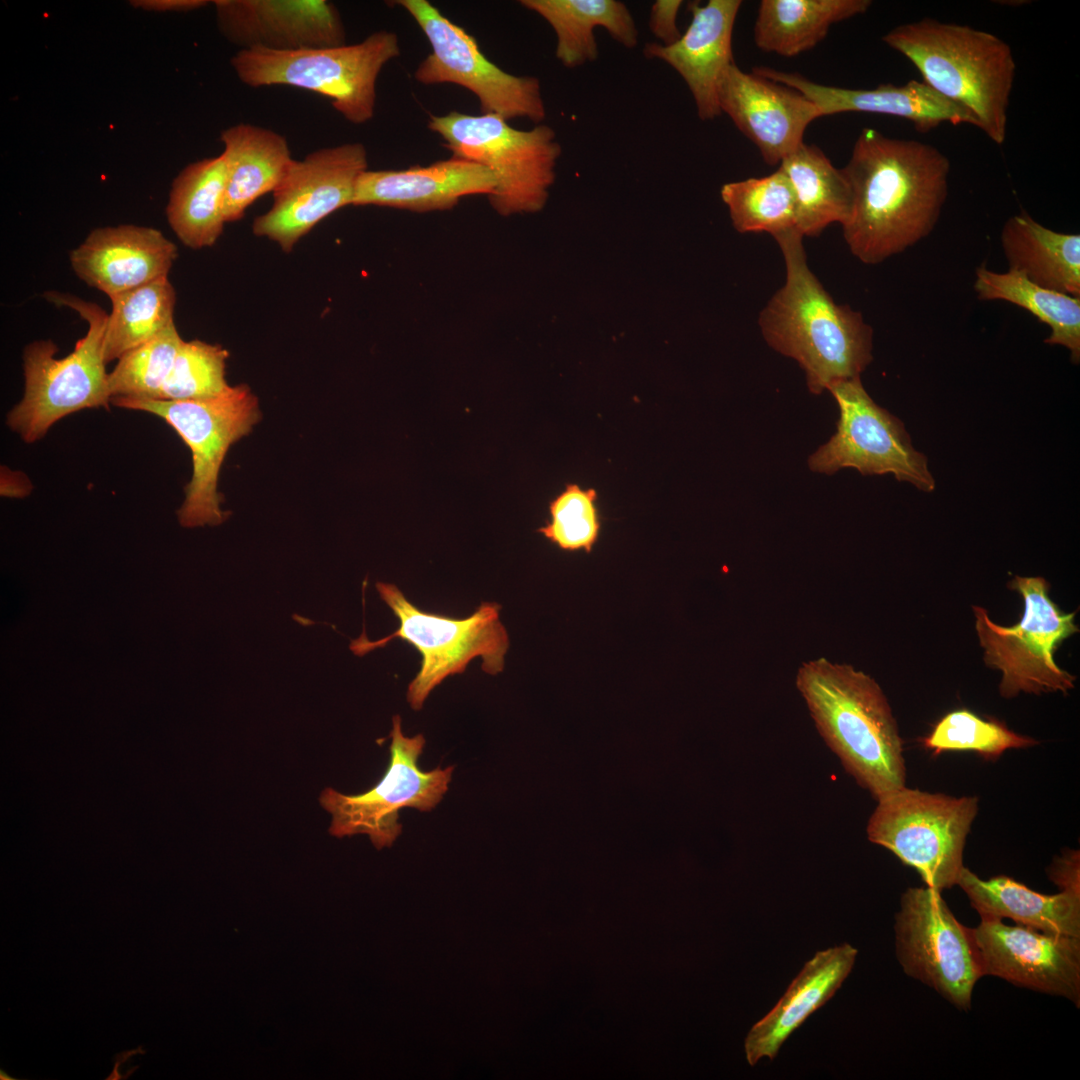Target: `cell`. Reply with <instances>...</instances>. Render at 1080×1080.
Here are the masks:
<instances>
[{"label": "cell", "instance_id": "cell-28", "mask_svg": "<svg viewBox=\"0 0 1080 1080\" xmlns=\"http://www.w3.org/2000/svg\"><path fill=\"white\" fill-rule=\"evenodd\" d=\"M1001 247L1010 270L1057 292L1080 297V235L1054 231L1022 210L1001 230Z\"/></svg>", "mask_w": 1080, "mask_h": 1080}, {"label": "cell", "instance_id": "cell-25", "mask_svg": "<svg viewBox=\"0 0 1080 1080\" xmlns=\"http://www.w3.org/2000/svg\"><path fill=\"white\" fill-rule=\"evenodd\" d=\"M957 885L981 918H1008L1044 933L1080 938V891L1046 895L1005 875L981 879L966 867Z\"/></svg>", "mask_w": 1080, "mask_h": 1080}, {"label": "cell", "instance_id": "cell-39", "mask_svg": "<svg viewBox=\"0 0 1080 1080\" xmlns=\"http://www.w3.org/2000/svg\"><path fill=\"white\" fill-rule=\"evenodd\" d=\"M682 3L681 0H657L651 7L649 28L662 45H671L682 35L677 26V15Z\"/></svg>", "mask_w": 1080, "mask_h": 1080}, {"label": "cell", "instance_id": "cell-20", "mask_svg": "<svg viewBox=\"0 0 1080 1080\" xmlns=\"http://www.w3.org/2000/svg\"><path fill=\"white\" fill-rule=\"evenodd\" d=\"M741 4L740 0L691 2V22L675 43L644 46L646 58L667 63L683 78L704 121L721 115L718 88L725 71L735 63L732 33Z\"/></svg>", "mask_w": 1080, "mask_h": 1080}, {"label": "cell", "instance_id": "cell-2", "mask_svg": "<svg viewBox=\"0 0 1080 1080\" xmlns=\"http://www.w3.org/2000/svg\"><path fill=\"white\" fill-rule=\"evenodd\" d=\"M803 235L776 236L786 278L760 311L765 342L795 360L810 393L819 395L842 380L860 377L873 360V329L861 312L837 304L807 263Z\"/></svg>", "mask_w": 1080, "mask_h": 1080}, {"label": "cell", "instance_id": "cell-13", "mask_svg": "<svg viewBox=\"0 0 1080 1080\" xmlns=\"http://www.w3.org/2000/svg\"><path fill=\"white\" fill-rule=\"evenodd\" d=\"M827 391L839 419L835 434L809 456L812 472L833 475L854 468L862 475L893 474L924 492L935 489L926 456L915 450L903 422L873 401L860 377L838 381Z\"/></svg>", "mask_w": 1080, "mask_h": 1080}, {"label": "cell", "instance_id": "cell-11", "mask_svg": "<svg viewBox=\"0 0 1080 1080\" xmlns=\"http://www.w3.org/2000/svg\"><path fill=\"white\" fill-rule=\"evenodd\" d=\"M1009 587L1021 594L1024 613L1011 627L992 621L985 608L973 606L975 629L987 666L1002 673L999 692L1004 698L1019 693L1041 694L1074 688L1075 676L1061 669L1054 652L1078 632L1075 612L1064 613L1049 597L1043 577L1016 576Z\"/></svg>", "mask_w": 1080, "mask_h": 1080}, {"label": "cell", "instance_id": "cell-6", "mask_svg": "<svg viewBox=\"0 0 1080 1080\" xmlns=\"http://www.w3.org/2000/svg\"><path fill=\"white\" fill-rule=\"evenodd\" d=\"M399 55L398 36L381 30L355 44L292 51L240 49L230 63L245 85L302 88L327 97L347 121L363 124L374 116L379 73Z\"/></svg>", "mask_w": 1080, "mask_h": 1080}, {"label": "cell", "instance_id": "cell-5", "mask_svg": "<svg viewBox=\"0 0 1080 1080\" xmlns=\"http://www.w3.org/2000/svg\"><path fill=\"white\" fill-rule=\"evenodd\" d=\"M48 300L68 306L88 323L73 351L56 358L52 340H36L23 351L24 394L7 414L6 423L27 443H33L60 419L88 408H109L104 337L108 314L95 303L73 295L50 292Z\"/></svg>", "mask_w": 1080, "mask_h": 1080}, {"label": "cell", "instance_id": "cell-38", "mask_svg": "<svg viewBox=\"0 0 1080 1080\" xmlns=\"http://www.w3.org/2000/svg\"><path fill=\"white\" fill-rule=\"evenodd\" d=\"M596 500L595 489L567 484L549 503L550 521L537 531L563 551L591 552L601 529Z\"/></svg>", "mask_w": 1080, "mask_h": 1080}, {"label": "cell", "instance_id": "cell-27", "mask_svg": "<svg viewBox=\"0 0 1080 1080\" xmlns=\"http://www.w3.org/2000/svg\"><path fill=\"white\" fill-rule=\"evenodd\" d=\"M552 27L556 34L555 55L566 68L573 69L598 58L595 29L604 28L622 46L638 43V30L628 7L617 0H521Z\"/></svg>", "mask_w": 1080, "mask_h": 1080}, {"label": "cell", "instance_id": "cell-36", "mask_svg": "<svg viewBox=\"0 0 1080 1080\" xmlns=\"http://www.w3.org/2000/svg\"><path fill=\"white\" fill-rule=\"evenodd\" d=\"M1038 742L1010 730L998 720H985L966 709L946 714L923 740L935 755L951 750H972L996 759L1008 749L1027 748Z\"/></svg>", "mask_w": 1080, "mask_h": 1080}, {"label": "cell", "instance_id": "cell-41", "mask_svg": "<svg viewBox=\"0 0 1080 1080\" xmlns=\"http://www.w3.org/2000/svg\"><path fill=\"white\" fill-rule=\"evenodd\" d=\"M205 0H133L131 6L150 12H189L208 5Z\"/></svg>", "mask_w": 1080, "mask_h": 1080}, {"label": "cell", "instance_id": "cell-31", "mask_svg": "<svg viewBox=\"0 0 1080 1080\" xmlns=\"http://www.w3.org/2000/svg\"><path fill=\"white\" fill-rule=\"evenodd\" d=\"M778 168L794 190L797 228L803 237H817L830 224L847 222L852 210L849 181L819 147L801 143Z\"/></svg>", "mask_w": 1080, "mask_h": 1080}, {"label": "cell", "instance_id": "cell-40", "mask_svg": "<svg viewBox=\"0 0 1080 1080\" xmlns=\"http://www.w3.org/2000/svg\"><path fill=\"white\" fill-rule=\"evenodd\" d=\"M1049 876L1061 890L1080 891L1079 883V852L1069 851L1055 860L1050 867Z\"/></svg>", "mask_w": 1080, "mask_h": 1080}, {"label": "cell", "instance_id": "cell-26", "mask_svg": "<svg viewBox=\"0 0 1080 1080\" xmlns=\"http://www.w3.org/2000/svg\"><path fill=\"white\" fill-rule=\"evenodd\" d=\"M220 139L226 162L224 218L235 222L258 198L274 192L294 159L283 135L254 124L233 125Z\"/></svg>", "mask_w": 1080, "mask_h": 1080}, {"label": "cell", "instance_id": "cell-14", "mask_svg": "<svg viewBox=\"0 0 1080 1080\" xmlns=\"http://www.w3.org/2000/svg\"><path fill=\"white\" fill-rule=\"evenodd\" d=\"M390 760L384 776L368 791L347 795L328 787L319 797L331 814L329 833L335 837L366 834L377 849L390 847L401 834L399 811L405 807L431 811L448 791L454 766L423 771L418 766L425 738L407 737L401 717L392 718Z\"/></svg>", "mask_w": 1080, "mask_h": 1080}, {"label": "cell", "instance_id": "cell-9", "mask_svg": "<svg viewBox=\"0 0 1080 1080\" xmlns=\"http://www.w3.org/2000/svg\"><path fill=\"white\" fill-rule=\"evenodd\" d=\"M115 406L154 414L189 447L193 473L178 510L183 527L219 525L228 513L217 491L219 472L230 446L249 434L261 418L257 397L246 384L229 386L206 399L171 401L116 397Z\"/></svg>", "mask_w": 1080, "mask_h": 1080}, {"label": "cell", "instance_id": "cell-32", "mask_svg": "<svg viewBox=\"0 0 1080 1080\" xmlns=\"http://www.w3.org/2000/svg\"><path fill=\"white\" fill-rule=\"evenodd\" d=\"M973 289L980 301H1005L1030 312L1050 328L1044 342L1064 346L1079 364L1080 297L1041 287L1017 271L1000 273L984 265L975 271Z\"/></svg>", "mask_w": 1080, "mask_h": 1080}, {"label": "cell", "instance_id": "cell-18", "mask_svg": "<svg viewBox=\"0 0 1080 1080\" xmlns=\"http://www.w3.org/2000/svg\"><path fill=\"white\" fill-rule=\"evenodd\" d=\"M718 104L770 166L779 165L803 143L808 125L823 117L818 106L798 90L746 73L735 63L720 81Z\"/></svg>", "mask_w": 1080, "mask_h": 1080}, {"label": "cell", "instance_id": "cell-4", "mask_svg": "<svg viewBox=\"0 0 1080 1080\" xmlns=\"http://www.w3.org/2000/svg\"><path fill=\"white\" fill-rule=\"evenodd\" d=\"M882 40L904 55L923 82L969 112L994 143L1005 142L1016 63L998 36L968 25L922 18L892 28Z\"/></svg>", "mask_w": 1080, "mask_h": 1080}, {"label": "cell", "instance_id": "cell-37", "mask_svg": "<svg viewBox=\"0 0 1080 1080\" xmlns=\"http://www.w3.org/2000/svg\"><path fill=\"white\" fill-rule=\"evenodd\" d=\"M228 357L221 345L183 341L158 399L199 400L223 393L230 386L225 379Z\"/></svg>", "mask_w": 1080, "mask_h": 1080}, {"label": "cell", "instance_id": "cell-30", "mask_svg": "<svg viewBox=\"0 0 1080 1080\" xmlns=\"http://www.w3.org/2000/svg\"><path fill=\"white\" fill-rule=\"evenodd\" d=\"M225 186L223 154L188 164L172 181L166 217L186 247H211L221 236L226 223Z\"/></svg>", "mask_w": 1080, "mask_h": 1080}, {"label": "cell", "instance_id": "cell-34", "mask_svg": "<svg viewBox=\"0 0 1080 1080\" xmlns=\"http://www.w3.org/2000/svg\"><path fill=\"white\" fill-rule=\"evenodd\" d=\"M721 198L740 233L766 232L775 238L798 230L795 193L780 168L765 177L724 184Z\"/></svg>", "mask_w": 1080, "mask_h": 1080}, {"label": "cell", "instance_id": "cell-3", "mask_svg": "<svg viewBox=\"0 0 1080 1080\" xmlns=\"http://www.w3.org/2000/svg\"><path fill=\"white\" fill-rule=\"evenodd\" d=\"M796 687L817 731L860 787L878 800L906 786L903 742L873 678L818 658L799 667Z\"/></svg>", "mask_w": 1080, "mask_h": 1080}, {"label": "cell", "instance_id": "cell-21", "mask_svg": "<svg viewBox=\"0 0 1080 1080\" xmlns=\"http://www.w3.org/2000/svg\"><path fill=\"white\" fill-rule=\"evenodd\" d=\"M177 256L160 230L122 224L95 228L69 258L79 279L110 298L168 277Z\"/></svg>", "mask_w": 1080, "mask_h": 1080}, {"label": "cell", "instance_id": "cell-16", "mask_svg": "<svg viewBox=\"0 0 1080 1080\" xmlns=\"http://www.w3.org/2000/svg\"><path fill=\"white\" fill-rule=\"evenodd\" d=\"M361 143H345L293 160L273 192L271 208L255 218L252 231L284 252L335 211L352 205L357 181L367 170Z\"/></svg>", "mask_w": 1080, "mask_h": 1080}, {"label": "cell", "instance_id": "cell-29", "mask_svg": "<svg viewBox=\"0 0 1080 1080\" xmlns=\"http://www.w3.org/2000/svg\"><path fill=\"white\" fill-rule=\"evenodd\" d=\"M870 0H762L753 35L768 53L793 57L815 47L838 22L865 13Z\"/></svg>", "mask_w": 1080, "mask_h": 1080}, {"label": "cell", "instance_id": "cell-42", "mask_svg": "<svg viewBox=\"0 0 1080 1080\" xmlns=\"http://www.w3.org/2000/svg\"><path fill=\"white\" fill-rule=\"evenodd\" d=\"M32 487L30 480L22 472L1 468L2 496L22 498L30 494Z\"/></svg>", "mask_w": 1080, "mask_h": 1080}, {"label": "cell", "instance_id": "cell-15", "mask_svg": "<svg viewBox=\"0 0 1080 1080\" xmlns=\"http://www.w3.org/2000/svg\"><path fill=\"white\" fill-rule=\"evenodd\" d=\"M897 958L904 972L937 991L957 1008L971 1007L983 977L971 929L962 925L941 891L911 887L901 896L895 922Z\"/></svg>", "mask_w": 1080, "mask_h": 1080}, {"label": "cell", "instance_id": "cell-19", "mask_svg": "<svg viewBox=\"0 0 1080 1080\" xmlns=\"http://www.w3.org/2000/svg\"><path fill=\"white\" fill-rule=\"evenodd\" d=\"M223 36L241 49L292 51L346 44L336 6L325 0H214Z\"/></svg>", "mask_w": 1080, "mask_h": 1080}, {"label": "cell", "instance_id": "cell-8", "mask_svg": "<svg viewBox=\"0 0 1080 1080\" xmlns=\"http://www.w3.org/2000/svg\"><path fill=\"white\" fill-rule=\"evenodd\" d=\"M428 128L441 136L453 156L491 171L496 186L489 200L497 213H534L544 207L562 153L552 127L540 123L520 130L496 114L452 111L431 115Z\"/></svg>", "mask_w": 1080, "mask_h": 1080}, {"label": "cell", "instance_id": "cell-24", "mask_svg": "<svg viewBox=\"0 0 1080 1080\" xmlns=\"http://www.w3.org/2000/svg\"><path fill=\"white\" fill-rule=\"evenodd\" d=\"M857 950L848 943L817 952L793 979L772 1010L745 1038L747 1062L774 1059L781 1046L805 1020L823 1006L850 974Z\"/></svg>", "mask_w": 1080, "mask_h": 1080}, {"label": "cell", "instance_id": "cell-22", "mask_svg": "<svg viewBox=\"0 0 1080 1080\" xmlns=\"http://www.w3.org/2000/svg\"><path fill=\"white\" fill-rule=\"evenodd\" d=\"M752 73L794 88L814 102L823 116L844 112H865L904 118L921 133L942 123L970 124L972 115L938 94L923 81L903 85L880 84L873 89H850L815 83L798 73L754 67Z\"/></svg>", "mask_w": 1080, "mask_h": 1080}, {"label": "cell", "instance_id": "cell-23", "mask_svg": "<svg viewBox=\"0 0 1080 1080\" xmlns=\"http://www.w3.org/2000/svg\"><path fill=\"white\" fill-rule=\"evenodd\" d=\"M496 181L485 166L457 156L403 170L364 171L352 205L382 206L418 213L448 210L462 197L491 195Z\"/></svg>", "mask_w": 1080, "mask_h": 1080}, {"label": "cell", "instance_id": "cell-35", "mask_svg": "<svg viewBox=\"0 0 1080 1080\" xmlns=\"http://www.w3.org/2000/svg\"><path fill=\"white\" fill-rule=\"evenodd\" d=\"M183 341L174 323L124 353L108 373L111 399H158Z\"/></svg>", "mask_w": 1080, "mask_h": 1080}, {"label": "cell", "instance_id": "cell-7", "mask_svg": "<svg viewBox=\"0 0 1080 1080\" xmlns=\"http://www.w3.org/2000/svg\"><path fill=\"white\" fill-rule=\"evenodd\" d=\"M376 589L398 618L399 627L376 641H370L363 632L351 641L350 650L362 657L395 638L416 648L421 666L407 688V701L413 710H420L435 687L447 677L463 673L477 657L482 658L485 673L497 675L503 671L509 636L499 619V604L484 601L471 615L457 619L420 610L394 584L377 582Z\"/></svg>", "mask_w": 1080, "mask_h": 1080}, {"label": "cell", "instance_id": "cell-10", "mask_svg": "<svg viewBox=\"0 0 1080 1080\" xmlns=\"http://www.w3.org/2000/svg\"><path fill=\"white\" fill-rule=\"evenodd\" d=\"M978 812L975 796L955 797L904 786L877 800L866 833L914 868L926 886L957 885L967 835Z\"/></svg>", "mask_w": 1080, "mask_h": 1080}, {"label": "cell", "instance_id": "cell-33", "mask_svg": "<svg viewBox=\"0 0 1080 1080\" xmlns=\"http://www.w3.org/2000/svg\"><path fill=\"white\" fill-rule=\"evenodd\" d=\"M104 337L106 363L152 339L174 324L176 292L168 277L110 297Z\"/></svg>", "mask_w": 1080, "mask_h": 1080}, {"label": "cell", "instance_id": "cell-17", "mask_svg": "<svg viewBox=\"0 0 1080 1080\" xmlns=\"http://www.w3.org/2000/svg\"><path fill=\"white\" fill-rule=\"evenodd\" d=\"M983 975L1080 1004V938L1049 934L1001 919L971 929Z\"/></svg>", "mask_w": 1080, "mask_h": 1080}, {"label": "cell", "instance_id": "cell-12", "mask_svg": "<svg viewBox=\"0 0 1080 1080\" xmlns=\"http://www.w3.org/2000/svg\"><path fill=\"white\" fill-rule=\"evenodd\" d=\"M425 34L431 52L420 62L414 79L423 85L455 84L478 99L482 114L505 120L526 118L536 124L546 118L540 81L535 76L507 73L480 50L476 39L444 16L427 0H398Z\"/></svg>", "mask_w": 1080, "mask_h": 1080}, {"label": "cell", "instance_id": "cell-1", "mask_svg": "<svg viewBox=\"0 0 1080 1080\" xmlns=\"http://www.w3.org/2000/svg\"><path fill=\"white\" fill-rule=\"evenodd\" d=\"M950 167L933 145L864 128L842 169L852 190L842 225L852 255L875 265L929 236L948 197Z\"/></svg>", "mask_w": 1080, "mask_h": 1080}]
</instances>
